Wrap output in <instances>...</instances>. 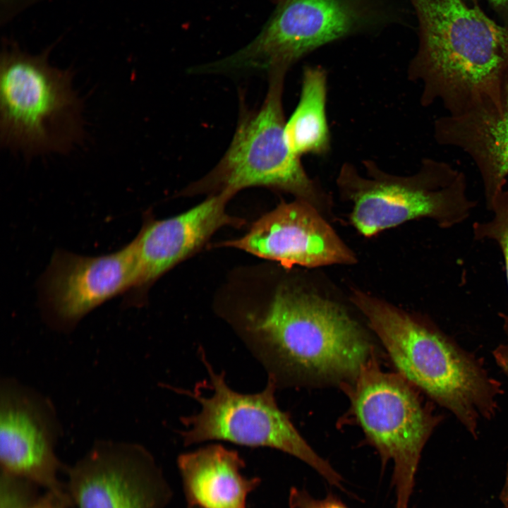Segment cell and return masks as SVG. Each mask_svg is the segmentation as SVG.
Wrapping results in <instances>:
<instances>
[{
    "mask_svg": "<svg viewBox=\"0 0 508 508\" xmlns=\"http://www.w3.org/2000/svg\"><path fill=\"white\" fill-rule=\"evenodd\" d=\"M351 301L398 373L476 435L480 418L495 411L500 384L473 356L429 323L362 291L354 290Z\"/></svg>",
    "mask_w": 508,
    "mask_h": 508,
    "instance_id": "cell-3",
    "label": "cell"
},
{
    "mask_svg": "<svg viewBox=\"0 0 508 508\" xmlns=\"http://www.w3.org/2000/svg\"><path fill=\"white\" fill-rule=\"evenodd\" d=\"M419 22V47L410 75L421 102H440L459 115L498 100L508 83V27L464 0H410Z\"/></svg>",
    "mask_w": 508,
    "mask_h": 508,
    "instance_id": "cell-2",
    "label": "cell"
},
{
    "mask_svg": "<svg viewBox=\"0 0 508 508\" xmlns=\"http://www.w3.org/2000/svg\"><path fill=\"white\" fill-rule=\"evenodd\" d=\"M435 135L440 144L462 150L474 162L488 202L508 186V83L497 101L437 119Z\"/></svg>",
    "mask_w": 508,
    "mask_h": 508,
    "instance_id": "cell-15",
    "label": "cell"
},
{
    "mask_svg": "<svg viewBox=\"0 0 508 508\" xmlns=\"http://www.w3.org/2000/svg\"><path fill=\"white\" fill-rule=\"evenodd\" d=\"M221 246L278 262L286 268L350 265L356 261L354 253L321 212L298 199L282 202L257 220L243 236Z\"/></svg>",
    "mask_w": 508,
    "mask_h": 508,
    "instance_id": "cell-13",
    "label": "cell"
},
{
    "mask_svg": "<svg viewBox=\"0 0 508 508\" xmlns=\"http://www.w3.org/2000/svg\"><path fill=\"white\" fill-rule=\"evenodd\" d=\"M73 504L68 495H62L52 491H46L30 508H73Z\"/></svg>",
    "mask_w": 508,
    "mask_h": 508,
    "instance_id": "cell-21",
    "label": "cell"
},
{
    "mask_svg": "<svg viewBox=\"0 0 508 508\" xmlns=\"http://www.w3.org/2000/svg\"><path fill=\"white\" fill-rule=\"evenodd\" d=\"M288 501L290 508H349L334 495L318 499L306 490L296 487L290 490Z\"/></svg>",
    "mask_w": 508,
    "mask_h": 508,
    "instance_id": "cell-20",
    "label": "cell"
},
{
    "mask_svg": "<svg viewBox=\"0 0 508 508\" xmlns=\"http://www.w3.org/2000/svg\"><path fill=\"white\" fill-rule=\"evenodd\" d=\"M285 73H270L268 90L260 109L242 114L223 157L207 175L188 186L183 191L186 195L226 192L234 195L246 188L263 186L291 193L321 212L327 198L285 139Z\"/></svg>",
    "mask_w": 508,
    "mask_h": 508,
    "instance_id": "cell-7",
    "label": "cell"
},
{
    "mask_svg": "<svg viewBox=\"0 0 508 508\" xmlns=\"http://www.w3.org/2000/svg\"><path fill=\"white\" fill-rule=\"evenodd\" d=\"M487 205L493 215L488 221L473 224L474 237L478 240L491 239L499 245L504 259L508 283V187L495 195Z\"/></svg>",
    "mask_w": 508,
    "mask_h": 508,
    "instance_id": "cell-18",
    "label": "cell"
},
{
    "mask_svg": "<svg viewBox=\"0 0 508 508\" xmlns=\"http://www.w3.org/2000/svg\"><path fill=\"white\" fill-rule=\"evenodd\" d=\"M471 3H478V0H470ZM491 8L508 27V0H487Z\"/></svg>",
    "mask_w": 508,
    "mask_h": 508,
    "instance_id": "cell-22",
    "label": "cell"
},
{
    "mask_svg": "<svg viewBox=\"0 0 508 508\" xmlns=\"http://www.w3.org/2000/svg\"><path fill=\"white\" fill-rule=\"evenodd\" d=\"M200 356L210 377L212 394L202 396L198 389L185 391L200 405L199 412L182 417L186 430L181 432L184 445L220 440L249 447H270L290 454L315 470L329 484L341 488L343 478L318 455L277 403L274 382L267 380L258 393L244 394L229 387L225 374L217 373L203 349Z\"/></svg>",
    "mask_w": 508,
    "mask_h": 508,
    "instance_id": "cell-8",
    "label": "cell"
},
{
    "mask_svg": "<svg viewBox=\"0 0 508 508\" xmlns=\"http://www.w3.org/2000/svg\"><path fill=\"white\" fill-rule=\"evenodd\" d=\"M340 386L382 463H393L395 508H408L422 451L442 417L402 375L383 371L374 351L356 377Z\"/></svg>",
    "mask_w": 508,
    "mask_h": 508,
    "instance_id": "cell-6",
    "label": "cell"
},
{
    "mask_svg": "<svg viewBox=\"0 0 508 508\" xmlns=\"http://www.w3.org/2000/svg\"><path fill=\"white\" fill-rule=\"evenodd\" d=\"M177 465L187 508H247L260 483L243 475L245 462L236 450L220 444L181 454Z\"/></svg>",
    "mask_w": 508,
    "mask_h": 508,
    "instance_id": "cell-16",
    "label": "cell"
},
{
    "mask_svg": "<svg viewBox=\"0 0 508 508\" xmlns=\"http://www.w3.org/2000/svg\"><path fill=\"white\" fill-rule=\"evenodd\" d=\"M223 313L277 387L349 382L374 351L342 307L292 285L279 286L260 305Z\"/></svg>",
    "mask_w": 508,
    "mask_h": 508,
    "instance_id": "cell-1",
    "label": "cell"
},
{
    "mask_svg": "<svg viewBox=\"0 0 508 508\" xmlns=\"http://www.w3.org/2000/svg\"><path fill=\"white\" fill-rule=\"evenodd\" d=\"M61 428L52 402L16 380L0 389L1 470L32 480L46 491L68 495L58 473L65 466L56 454Z\"/></svg>",
    "mask_w": 508,
    "mask_h": 508,
    "instance_id": "cell-12",
    "label": "cell"
},
{
    "mask_svg": "<svg viewBox=\"0 0 508 508\" xmlns=\"http://www.w3.org/2000/svg\"><path fill=\"white\" fill-rule=\"evenodd\" d=\"M495 356L502 368L508 374V346L496 350Z\"/></svg>",
    "mask_w": 508,
    "mask_h": 508,
    "instance_id": "cell-23",
    "label": "cell"
},
{
    "mask_svg": "<svg viewBox=\"0 0 508 508\" xmlns=\"http://www.w3.org/2000/svg\"><path fill=\"white\" fill-rule=\"evenodd\" d=\"M36 483L25 478L1 470L0 508H30L39 500Z\"/></svg>",
    "mask_w": 508,
    "mask_h": 508,
    "instance_id": "cell-19",
    "label": "cell"
},
{
    "mask_svg": "<svg viewBox=\"0 0 508 508\" xmlns=\"http://www.w3.org/2000/svg\"><path fill=\"white\" fill-rule=\"evenodd\" d=\"M73 74L47 54L6 47L0 65L1 145L26 156L66 152L83 134L82 104Z\"/></svg>",
    "mask_w": 508,
    "mask_h": 508,
    "instance_id": "cell-4",
    "label": "cell"
},
{
    "mask_svg": "<svg viewBox=\"0 0 508 508\" xmlns=\"http://www.w3.org/2000/svg\"><path fill=\"white\" fill-rule=\"evenodd\" d=\"M371 17L363 0H280L252 42L207 70L286 71L303 55L356 31Z\"/></svg>",
    "mask_w": 508,
    "mask_h": 508,
    "instance_id": "cell-9",
    "label": "cell"
},
{
    "mask_svg": "<svg viewBox=\"0 0 508 508\" xmlns=\"http://www.w3.org/2000/svg\"><path fill=\"white\" fill-rule=\"evenodd\" d=\"M65 473L76 508H164L171 497L154 456L137 443L98 440Z\"/></svg>",
    "mask_w": 508,
    "mask_h": 508,
    "instance_id": "cell-10",
    "label": "cell"
},
{
    "mask_svg": "<svg viewBox=\"0 0 508 508\" xmlns=\"http://www.w3.org/2000/svg\"><path fill=\"white\" fill-rule=\"evenodd\" d=\"M364 164L365 176L344 164L337 180L353 203L351 222L364 236L421 217L449 228L467 219L476 205L464 174L445 162L424 159L419 171L407 176L387 174L373 162Z\"/></svg>",
    "mask_w": 508,
    "mask_h": 508,
    "instance_id": "cell-5",
    "label": "cell"
},
{
    "mask_svg": "<svg viewBox=\"0 0 508 508\" xmlns=\"http://www.w3.org/2000/svg\"><path fill=\"white\" fill-rule=\"evenodd\" d=\"M137 274L133 240L116 252L94 257L56 250L39 283L46 322L58 330L73 329L92 310L124 295Z\"/></svg>",
    "mask_w": 508,
    "mask_h": 508,
    "instance_id": "cell-11",
    "label": "cell"
},
{
    "mask_svg": "<svg viewBox=\"0 0 508 508\" xmlns=\"http://www.w3.org/2000/svg\"><path fill=\"white\" fill-rule=\"evenodd\" d=\"M326 99L325 71L318 67L306 68L298 105L284 128L288 146L299 157L308 153L323 154L329 147Z\"/></svg>",
    "mask_w": 508,
    "mask_h": 508,
    "instance_id": "cell-17",
    "label": "cell"
},
{
    "mask_svg": "<svg viewBox=\"0 0 508 508\" xmlns=\"http://www.w3.org/2000/svg\"><path fill=\"white\" fill-rule=\"evenodd\" d=\"M228 193L210 195L180 214L155 219L146 214L133 241L138 258L136 280L124 294V307L140 306L150 286L164 274L200 248L220 228L241 226L243 220L230 216Z\"/></svg>",
    "mask_w": 508,
    "mask_h": 508,
    "instance_id": "cell-14",
    "label": "cell"
}]
</instances>
